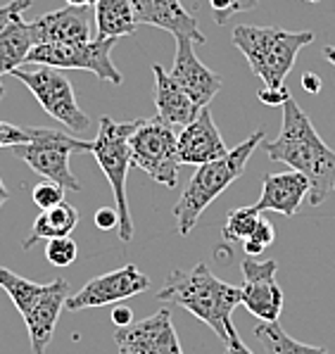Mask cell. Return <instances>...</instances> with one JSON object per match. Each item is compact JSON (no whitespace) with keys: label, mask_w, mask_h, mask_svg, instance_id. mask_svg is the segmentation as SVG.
<instances>
[{"label":"cell","mask_w":335,"mask_h":354,"mask_svg":"<svg viewBox=\"0 0 335 354\" xmlns=\"http://www.w3.org/2000/svg\"><path fill=\"white\" fill-rule=\"evenodd\" d=\"M269 160L283 162L293 171L309 178V205H323L335 190V150L328 148L316 133L312 119L290 97L283 105V124L276 140L262 143Z\"/></svg>","instance_id":"1"},{"label":"cell","mask_w":335,"mask_h":354,"mask_svg":"<svg viewBox=\"0 0 335 354\" xmlns=\"http://www.w3.org/2000/svg\"><path fill=\"white\" fill-rule=\"evenodd\" d=\"M160 302L178 304L193 317L207 324L219 340H229L236 333L233 309L242 304V288L217 279L207 261H200L193 271H171L157 292Z\"/></svg>","instance_id":"2"},{"label":"cell","mask_w":335,"mask_h":354,"mask_svg":"<svg viewBox=\"0 0 335 354\" xmlns=\"http://www.w3.org/2000/svg\"><path fill=\"white\" fill-rule=\"evenodd\" d=\"M262 143H264V129H257V131H252V136H247L240 145H236L233 150L226 152L224 157L198 167V171L193 174V178L188 181V186L183 188L181 198H178V203L174 207L176 228L181 236H188V233L195 228L202 212L207 209L231 183L238 181V178L245 174V167H247V162H250L252 152L257 148H262Z\"/></svg>","instance_id":"3"},{"label":"cell","mask_w":335,"mask_h":354,"mask_svg":"<svg viewBox=\"0 0 335 354\" xmlns=\"http://www.w3.org/2000/svg\"><path fill=\"white\" fill-rule=\"evenodd\" d=\"M0 288L10 295L29 328L31 352L46 354L55 335L64 302L69 299V281L55 279L52 283H34L0 266Z\"/></svg>","instance_id":"4"},{"label":"cell","mask_w":335,"mask_h":354,"mask_svg":"<svg viewBox=\"0 0 335 354\" xmlns=\"http://www.w3.org/2000/svg\"><path fill=\"white\" fill-rule=\"evenodd\" d=\"M231 41L245 55L252 74L264 86H280L295 67L297 53L314 41V31H285L276 26L240 24L233 29Z\"/></svg>","instance_id":"5"},{"label":"cell","mask_w":335,"mask_h":354,"mask_svg":"<svg viewBox=\"0 0 335 354\" xmlns=\"http://www.w3.org/2000/svg\"><path fill=\"white\" fill-rule=\"evenodd\" d=\"M138 127L136 122H115L112 117H102L98 136L93 140L90 155L98 160L102 174L107 176L115 193V207L119 212V241L131 243L133 238V221H131V209H128V198H126V178H128V167L131 162V145L128 138Z\"/></svg>","instance_id":"6"},{"label":"cell","mask_w":335,"mask_h":354,"mask_svg":"<svg viewBox=\"0 0 335 354\" xmlns=\"http://www.w3.org/2000/svg\"><path fill=\"white\" fill-rule=\"evenodd\" d=\"M26 131H29V143L15 145V157L24 160L43 178L57 181L67 190H84L81 181L69 169V157L90 152L93 140H79L64 131L48 127H26Z\"/></svg>","instance_id":"7"},{"label":"cell","mask_w":335,"mask_h":354,"mask_svg":"<svg viewBox=\"0 0 335 354\" xmlns=\"http://www.w3.org/2000/svg\"><path fill=\"white\" fill-rule=\"evenodd\" d=\"M131 162L160 186L174 188L178 183V136L171 124L155 119H138V127L128 138Z\"/></svg>","instance_id":"8"},{"label":"cell","mask_w":335,"mask_h":354,"mask_svg":"<svg viewBox=\"0 0 335 354\" xmlns=\"http://www.w3.org/2000/svg\"><path fill=\"white\" fill-rule=\"evenodd\" d=\"M12 76H17L41 102L43 110L59 124H64V129L74 131V133H84L90 129L88 114L79 107L72 84L62 74V69L46 67V64H24V67L15 69Z\"/></svg>","instance_id":"9"},{"label":"cell","mask_w":335,"mask_h":354,"mask_svg":"<svg viewBox=\"0 0 335 354\" xmlns=\"http://www.w3.org/2000/svg\"><path fill=\"white\" fill-rule=\"evenodd\" d=\"M115 41L117 38H93L84 43H43V46H34V50L26 57V64L93 72L100 81L122 86L124 76L112 62Z\"/></svg>","instance_id":"10"},{"label":"cell","mask_w":335,"mask_h":354,"mask_svg":"<svg viewBox=\"0 0 335 354\" xmlns=\"http://www.w3.org/2000/svg\"><path fill=\"white\" fill-rule=\"evenodd\" d=\"M242 269V307L259 321H278L283 312V290L276 283L278 261L247 257L240 261Z\"/></svg>","instance_id":"11"},{"label":"cell","mask_w":335,"mask_h":354,"mask_svg":"<svg viewBox=\"0 0 335 354\" xmlns=\"http://www.w3.org/2000/svg\"><path fill=\"white\" fill-rule=\"evenodd\" d=\"M150 288V279L138 269L136 264H124L122 269H115L110 274L95 276L86 283L77 295H69L64 307L79 312V309L90 307H107V304H117L122 299L136 297Z\"/></svg>","instance_id":"12"},{"label":"cell","mask_w":335,"mask_h":354,"mask_svg":"<svg viewBox=\"0 0 335 354\" xmlns=\"http://www.w3.org/2000/svg\"><path fill=\"white\" fill-rule=\"evenodd\" d=\"M119 354H183L169 309L115 330Z\"/></svg>","instance_id":"13"},{"label":"cell","mask_w":335,"mask_h":354,"mask_svg":"<svg viewBox=\"0 0 335 354\" xmlns=\"http://www.w3.org/2000/svg\"><path fill=\"white\" fill-rule=\"evenodd\" d=\"M176 41V57L169 76L195 100L198 107H207L214 100V95L221 91V76L214 74L209 67H204L193 50L191 38L178 36Z\"/></svg>","instance_id":"14"},{"label":"cell","mask_w":335,"mask_h":354,"mask_svg":"<svg viewBox=\"0 0 335 354\" xmlns=\"http://www.w3.org/2000/svg\"><path fill=\"white\" fill-rule=\"evenodd\" d=\"M226 152H229L226 143L207 107H202L198 117L178 133V160H181V165H207V162L224 157Z\"/></svg>","instance_id":"15"},{"label":"cell","mask_w":335,"mask_h":354,"mask_svg":"<svg viewBox=\"0 0 335 354\" xmlns=\"http://www.w3.org/2000/svg\"><path fill=\"white\" fill-rule=\"evenodd\" d=\"M136 15L138 24H150L164 29L174 38L183 36L193 43H207L204 34H200L198 19L181 5V0H128Z\"/></svg>","instance_id":"16"},{"label":"cell","mask_w":335,"mask_h":354,"mask_svg":"<svg viewBox=\"0 0 335 354\" xmlns=\"http://www.w3.org/2000/svg\"><path fill=\"white\" fill-rule=\"evenodd\" d=\"M31 34L36 46L43 43H84L93 41L90 34V8H77L67 5L55 12L41 15L36 21H31Z\"/></svg>","instance_id":"17"},{"label":"cell","mask_w":335,"mask_h":354,"mask_svg":"<svg viewBox=\"0 0 335 354\" xmlns=\"http://www.w3.org/2000/svg\"><path fill=\"white\" fill-rule=\"evenodd\" d=\"M309 178L300 171L267 174L262 178V195L257 207L262 212H276L283 216H295L302 207V200L309 198Z\"/></svg>","instance_id":"18"},{"label":"cell","mask_w":335,"mask_h":354,"mask_svg":"<svg viewBox=\"0 0 335 354\" xmlns=\"http://www.w3.org/2000/svg\"><path fill=\"white\" fill-rule=\"evenodd\" d=\"M155 74V105H157V117L171 127H188L198 117L202 107L195 105L191 95L176 84L162 64H153Z\"/></svg>","instance_id":"19"},{"label":"cell","mask_w":335,"mask_h":354,"mask_svg":"<svg viewBox=\"0 0 335 354\" xmlns=\"http://www.w3.org/2000/svg\"><path fill=\"white\" fill-rule=\"evenodd\" d=\"M36 41L31 34V24L21 15H15L0 31V76L12 74L15 69L24 67L29 53L34 50Z\"/></svg>","instance_id":"20"},{"label":"cell","mask_w":335,"mask_h":354,"mask_svg":"<svg viewBox=\"0 0 335 354\" xmlns=\"http://www.w3.org/2000/svg\"><path fill=\"white\" fill-rule=\"evenodd\" d=\"M79 209L74 205H69L67 200L59 203L50 209H41V214L36 216L34 221V228L31 233L24 238L21 248L24 250H31L39 241H52V238H64L79 226Z\"/></svg>","instance_id":"21"},{"label":"cell","mask_w":335,"mask_h":354,"mask_svg":"<svg viewBox=\"0 0 335 354\" xmlns=\"http://www.w3.org/2000/svg\"><path fill=\"white\" fill-rule=\"evenodd\" d=\"M95 12V38H119L133 36L138 31V21L128 0H98L93 8Z\"/></svg>","instance_id":"22"},{"label":"cell","mask_w":335,"mask_h":354,"mask_svg":"<svg viewBox=\"0 0 335 354\" xmlns=\"http://www.w3.org/2000/svg\"><path fill=\"white\" fill-rule=\"evenodd\" d=\"M255 337L262 354H331L326 347L305 345L280 328L278 321H259L255 326Z\"/></svg>","instance_id":"23"},{"label":"cell","mask_w":335,"mask_h":354,"mask_svg":"<svg viewBox=\"0 0 335 354\" xmlns=\"http://www.w3.org/2000/svg\"><path fill=\"white\" fill-rule=\"evenodd\" d=\"M264 216V212L259 207H238L226 216V224L221 228V236L226 243H242L252 236V231L257 228L259 219Z\"/></svg>","instance_id":"24"},{"label":"cell","mask_w":335,"mask_h":354,"mask_svg":"<svg viewBox=\"0 0 335 354\" xmlns=\"http://www.w3.org/2000/svg\"><path fill=\"white\" fill-rule=\"evenodd\" d=\"M274 241H276V228H274V224L267 219V216H262L257 228L252 231V236L247 238V241H242L240 245H242V250H245L247 257H259L264 250L271 248Z\"/></svg>","instance_id":"25"},{"label":"cell","mask_w":335,"mask_h":354,"mask_svg":"<svg viewBox=\"0 0 335 354\" xmlns=\"http://www.w3.org/2000/svg\"><path fill=\"white\" fill-rule=\"evenodd\" d=\"M77 257H79V248L69 236L52 238V241H48L46 245V259L50 261L52 266H59V269L72 266L74 261H77Z\"/></svg>","instance_id":"26"},{"label":"cell","mask_w":335,"mask_h":354,"mask_svg":"<svg viewBox=\"0 0 335 354\" xmlns=\"http://www.w3.org/2000/svg\"><path fill=\"white\" fill-rule=\"evenodd\" d=\"M64 190H67V188L59 186L57 181H50V178H46V181H41L39 186L34 188L31 198H34L36 207H41V209H50V207L64 203Z\"/></svg>","instance_id":"27"},{"label":"cell","mask_w":335,"mask_h":354,"mask_svg":"<svg viewBox=\"0 0 335 354\" xmlns=\"http://www.w3.org/2000/svg\"><path fill=\"white\" fill-rule=\"evenodd\" d=\"M29 143V131L26 127H15L0 119V148H15V145Z\"/></svg>","instance_id":"28"},{"label":"cell","mask_w":335,"mask_h":354,"mask_svg":"<svg viewBox=\"0 0 335 354\" xmlns=\"http://www.w3.org/2000/svg\"><path fill=\"white\" fill-rule=\"evenodd\" d=\"M257 97L264 102V105L283 107V105H285V100H290L293 95H290V93H288V88H285V86L280 84V86H264V88L257 93Z\"/></svg>","instance_id":"29"},{"label":"cell","mask_w":335,"mask_h":354,"mask_svg":"<svg viewBox=\"0 0 335 354\" xmlns=\"http://www.w3.org/2000/svg\"><path fill=\"white\" fill-rule=\"evenodd\" d=\"M95 226L100 228V231H117L119 228V212L117 207H100L98 212H95Z\"/></svg>","instance_id":"30"},{"label":"cell","mask_w":335,"mask_h":354,"mask_svg":"<svg viewBox=\"0 0 335 354\" xmlns=\"http://www.w3.org/2000/svg\"><path fill=\"white\" fill-rule=\"evenodd\" d=\"M29 8H31V0H12V3L3 5V8H0V31L8 26V21L12 19L15 15H21Z\"/></svg>","instance_id":"31"},{"label":"cell","mask_w":335,"mask_h":354,"mask_svg":"<svg viewBox=\"0 0 335 354\" xmlns=\"http://www.w3.org/2000/svg\"><path fill=\"white\" fill-rule=\"evenodd\" d=\"M112 324H115L117 328H126V326H131L133 324L131 307H124V304H119L115 312H112Z\"/></svg>","instance_id":"32"},{"label":"cell","mask_w":335,"mask_h":354,"mask_svg":"<svg viewBox=\"0 0 335 354\" xmlns=\"http://www.w3.org/2000/svg\"><path fill=\"white\" fill-rule=\"evenodd\" d=\"M224 345H226V347H224V354H255V352L250 350V347L245 345V342L240 340V335H238V330H236L233 335L229 337V340L224 342Z\"/></svg>","instance_id":"33"},{"label":"cell","mask_w":335,"mask_h":354,"mask_svg":"<svg viewBox=\"0 0 335 354\" xmlns=\"http://www.w3.org/2000/svg\"><path fill=\"white\" fill-rule=\"evenodd\" d=\"M302 88H305L307 93L316 95L318 91H321V76H316L314 72H307V74H302Z\"/></svg>","instance_id":"34"},{"label":"cell","mask_w":335,"mask_h":354,"mask_svg":"<svg viewBox=\"0 0 335 354\" xmlns=\"http://www.w3.org/2000/svg\"><path fill=\"white\" fill-rule=\"evenodd\" d=\"M257 5H259V0H231V10H233V15L250 12V10H255Z\"/></svg>","instance_id":"35"},{"label":"cell","mask_w":335,"mask_h":354,"mask_svg":"<svg viewBox=\"0 0 335 354\" xmlns=\"http://www.w3.org/2000/svg\"><path fill=\"white\" fill-rule=\"evenodd\" d=\"M98 0H67V5H77V8H95Z\"/></svg>","instance_id":"36"},{"label":"cell","mask_w":335,"mask_h":354,"mask_svg":"<svg viewBox=\"0 0 335 354\" xmlns=\"http://www.w3.org/2000/svg\"><path fill=\"white\" fill-rule=\"evenodd\" d=\"M8 198H10V193H8V188H5L3 178H0V207H3L5 203H8Z\"/></svg>","instance_id":"37"},{"label":"cell","mask_w":335,"mask_h":354,"mask_svg":"<svg viewBox=\"0 0 335 354\" xmlns=\"http://www.w3.org/2000/svg\"><path fill=\"white\" fill-rule=\"evenodd\" d=\"M323 55H326L328 62L335 67V46H326V50H323Z\"/></svg>","instance_id":"38"},{"label":"cell","mask_w":335,"mask_h":354,"mask_svg":"<svg viewBox=\"0 0 335 354\" xmlns=\"http://www.w3.org/2000/svg\"><path fill=\"white\" fill-rule=\"evenodd\" d=\"M5 97V88H3V84H0V100Z\"/></svg>","instance_id":"39"},{"label":"cell","mask_w":335,"mask_h":354,"mask_svg":"<svg viewBox=\"0 0 335 354\" xmlns=\"http://www.w3.org/2000/svg\"><path fill=\"white\" fill-rule=\"evenodd\" d=\"M312 3H318V0H312Z\"/></svg>","instance_id":"40"}]
</instances>
